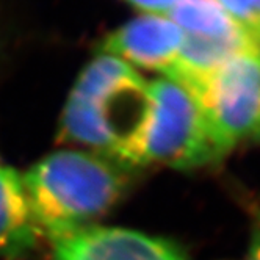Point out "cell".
<instances>
[{"label": "cell", "instance_id": "5", "mask_svg": "<svg viewBox=\"0 0 260 260\" xmlns=\"http://www.w3.org/2000/svg\"><path fill=\"white\" fill-rule=\"evenodd\" d=\"M52 245L55 260H187L170 241L124 228L88 226Z\"/></svg>", "mask_w": 260, "mask_h": 260}, {"label": "cell", "instance_id": "10", "mask_svg": "<svg viewBox=\"0 0 260 260\" xmlns=\"http://www.w3.org/2000/svg\"><path fill=\"white\" fill-rule=\"evenodd\" d=\"M127 2L147 11H166L174 7L177 0H127Z\"/></svg>", "mask_w": 260, "mask_h": 260}, {"label": "cell", "instance_id": "11", "mask_svg": "<svg viewBox=\"0 0 260 260\" xmlns=\"http://www.w3.org/2000/svg\"><path fill=\"white\" fill-rule=\"evenodd\" d=\"M248 40L260 50V0H254L252 8V22L249 30L246 31Z\"/></svg>", "mask_w": 260, "mask_h": 260}, {"label": "cell", "instance_id": "1", "mask_svg": "<svg viewBox=\"0 0 260 260\" xmlns=\"http://www.w3.org/2000/svg\"><path fill=\"white\" fill-rule=\"evenodd\" d=\"M149 107V83L121 58L101 52L74 85L61 116V138L128 165Z\"/></svg>", "mask_w": 260, "mask_h": 260}, {"label": "cell", "instance_id": "3", "mask_svg": "<svg viewBox=\"0 0 260 260\" xmlns=\"http://www.w3.org/2000/svg\"><path fill=\"white\" fill-rule=\"evenodd\" d=\"M216 158L201 104L179 80L149 83V107L128 157L130 166L193 168Z\"/></svg>", "mask_w": 260, "mask_h": 260}, {"label": "cell", "instance_id": "4", "mask_svg": "<svg viewBox=\"0 0 260 260\" xmlns=\"http://www.w3.org/2000/svg\"><path fill=\"white\" fill-rule=\"evenodd\" d=\"M216 158L229 152L260 119V50L249 44L196 92Z\"/></svg>", "mask_w": 260, "mask_h": 260}, {"label": "cell", "instance_id": "2", "mask_svg": "<svg viewBox=\"0 0 260 260\" xmlns=\"http://www.w3.org/2000/svg\"><path fill=\"white\" fill-rule=\"evenodd\" d=\"M128 166L91 151L53 152L22 176L35 219L55 240L91 226L118 202Z\"/></svg>", "mask_w": 260, "mask_h": 260}, {"label": "cell", "instance_id": "9", "mask_svg": "<svg viewBox=\"0 0 260 260\" xmlns=\"http://www.w3.org/2000/svg\"><path fill=\"white\" fill-rule=\"evenodd\" d=\"M219 2H221L219 5L224 8V11L240 25V28L246 35L252 22L254 0H219Z\"/></svg>", "mask_w": 260, "mask_h": 260}, {"label": "cell", "instance_id": "7", "mask_svg": "<svg viewBox=\"0 0 260 260\" xmlns=\"http://www.w3.org/2000/svg\"><path fill=\"white\" fill-rule=\"evenodd\" d=\"M41 237L22 176L0 165V257L22 258L36 249Z\"/></svg>", "mask_w": 260, "mask_h": 260}, {"label": "cell", "instance_id": "13", "mask_svg": "<svg viewBox=\"0 0 260 260\" xmlns=\"http://www.w3.org/2000/svg\"><path fill=\"white\" fill-rule=\"evenodd\" d=\"M254 137H257L258 140H260V119H258V124H257V127H255V130H254V134H252Z\"/></svg>", "mask_w": 260, "mask_h": 260}, {"label": "cell", "instance_id": "12", "mask_svg": "<svg viewBox=\"0 0 260 260\" xmlns=\"http://www.w3.org/2000/svg\"><path fill=\"white\" fill-rule=\"evenodd\" d=\"M243 260H260V219L257 222V226L254 228L251 243Z\"/></svg>", "mask_w": 260, "mask_h": 260}, {"label": "cell", "instance_id": "6", "mask_svg": "<svg viewBox=\"0 0 260 260\" xmlns=\"http://www.w3.org/2000/svg\"><path fill=\"white\" fill-rule=\"evenodd\" d=\"M183 31L170 19L155 14L140 16L108 35L102 49L130 66L168 74L179 57Z\"/></svg>", "mask_w": 260, "mask_h": 260}, {"label": "cell", "instance_id": "8", "mask_svg": "<svg viewBox=\"0 0 260 260\" xmlns=\"http://www.w3.org/2000/svg\"><path fill=\"white\" fill-rule=\"evenodd\" d=\"M171 17L185 35L207 40L248 38L216 0H177L171 10Z\"/></svg>", "mask_w": 260, "mask_h": 260}]
</instances>
